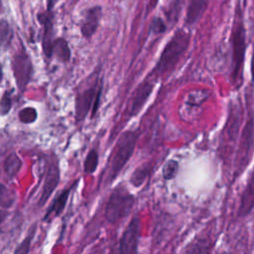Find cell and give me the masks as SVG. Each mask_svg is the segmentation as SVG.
Masks as SVG:
<instances>
[{
  "label": "cell",
  "instance_id": "19",
  "mask_svg": "<svg viewBox=\"0 0 254 254\" xmlns=\"http://www.w3.org/2000/svg\"><path fill=\"white\" fill-rule=\"evenodd\" d=\"M22 166H23V162L16 153H11L5 159L3 164L5 174L9 179H14L19 174Z\"/></svg>",
  "mask_w": 254,
  "mask_h": 254
},
{
  "label": "cell",
  "instance_id": "23",
  "mask_svg": "<svg viewBox=\"0 0 254 254\" xmlns=\"http://www.w3.org/2000/svg\"><path fill=\"white\" fill-rule=\"evenodd\" d=\"M98 162H99V155L96 149H91L83 162V171L85 174L87 175H91L93 174L97 167H98Z\"/></svg>",
  "mask_w": 254,
  "mask_h": 254
},
{
  "label": "cell",
  "instance_id": "29",
  "mask_svg": "<svg viewBox=\"0 0 254 254\" xmlns=\"http://www.w3.org/2000/svg\"><path fill=\"white\" fill-rule=\"evenodd\" d=\"M167 31V25L163 18L161 17H155L150 24V33L155 35L163 34Z\"/></svg>",
  "mask_w": 254,
  "mask_h": 254
},
{
  "label": "cell",
  "instance_id": "16",
  "mask_svg": "<svg viewBox=\"0 0 254 254\" xmlns=\"http://www.w3.org/2000/svg\"><path fill=\"white\" fill-rule=\"evenodd\" d=\"M207 7V0H190L187 7L185 25L190 27L196 24L202 17Z\"/></svg>",
  "mask_w": 254,
  "mask_h": 254
},
{
  "label": "cell",
  "instance_id": "3",
  "mask_svg": "<svg viewBox=\"0 0 254 254\" xmlns=\"http://www.w3.org/2000/svg\"><path fill=\"white\" fill-rule=\"evenodd\" d=\"M138 137V130L129 129L122 133L117 140L109 162V169L107 175L109 183L114 181L119 176L121 171L124 169L126 164L133 156Z\"/></svg>",
  "mask_w": 254,
  "mask_h": 254
},
{
  "label": "cell",
  "instance_id": "31",
  "mask_svg": "<svg viewBox=\"0 0 254 254\" xmlns=\"http://www.w3.org/2000/svg\"><path fill=\"white\" fill-rule=\"evenodd\" d=\"M251 77H252V81L254 82V50L251 57Z\"/></svg>",
  "mask_w": 254,
  "mask_h": 254
},
{
  "label": "cell",
  "instance_id": "7",
  "mask_svg": "<svg viewBox=\"0 0 254 254\" xmlns=\"http://www.w3.org/2000/svg\"><path fill=\"white\" fill-rule=\"evenodd\" d=\"M11 68L17 88L23 92L33 75V63L25 48L17 51L11 58Z\"/></svg>",
  "mask_w": 254,
  "mask_h": 254
},
{
  "label": "cell",
  "instance_id": "1",
  "mask_svg": "<svg viewBox=\"0 0 254 254\" xmlns=\"http://www.w3.org/2000/svg\"><path fill=\"white\" fill-rule=\"evenodd\" d=\"M231 78L234 85H239L243 80V66L246 54V30L243 19V10L240 3H237L231 28Z\"/></svg>",
  "mask_w": 254,
  "mask_h": 254
},
{
  "label": "cell",
  "instance_id": "28",
  "mask_svg": "<svg viewBox=\"0 0 254 254\" xmlns=\"http://www.w3.org/2000/svg\"><path fill=\"white\" fill-rule=\"evenodd\" d=\"M12 108V91L5 90L0 97V115H7Z\"/></svg>",
  "mask_w": 254,
  "mask_h": 254
},
{
  "label": "cell",
  "instance_id": "25",
  "mask_svg": "<svg viewBox=\"0 0 254 254\" xmlns=\"http://www.w3.org/2000/svg\"><path fill=\"white\" fill-rule=\"evenodd\" d=\"M178 172H179V163H178V161H176L174 159H171V160H168L164 164L163 169H162V176H163L164 180L170 181V180H173L177 177Z\"/></svg>",
  "mask_w": 254,
  "mask_h": 254
},
{
  "label": "cell",
  "instance_id": "10",
  "mask_svg": "<svg viewBox=\"0 0 254 254\" xmlns=\"http://www.w3.org/2000/svg\"><path fill=\"white\" fill-rule=\"evenodd\" d=\"M61 179V172L58 160L54 159L52 162L49 163L44 179V184L42 187V192L39 198V205L44 206L48 199L51 197L53 192L56 190L57 187L59 186Z\"/></svg>",
  "mask_w": 254,
  "mask_h": 254
},
{
  "label": "cell",
  "instance_id": "11",
  "mask_svg": "<svg viewBox=\"0 0 254 254\" xmlns=\"http://www.w3.org/2000/svg\"><path fill=\"white\" fill-rule=\"evenodd\" d=\"M214 243L212 230L201 231L186 245L183 254H211Z\"/></svg>",
  "mask_w": 254,
  "mask_h": 254
},
{
  "label": "cell",
  "instance_id": "14",
  "mask_svg": "<svg viewBox=\"0 0 254 254\" xmlns=\"http://www.w3.org/2000/svg\"><path fill=\"white\" fill-rule=\"evenodd\" d=\"M254 208V169L244 187L238 209H237V216L238 217H245L247 216Z\"/></svg>",
  "mask_w": 254,
  "mask_h": 254
},
{
  "label": "cell",
  "instance_id": "21",
  "mask_svg": "<svg viewBox=\"0 0 254 254\" xmlns=\"http://www.w3.org/2000/svg\"><path fill=\"white\" fill-rule=\"evenodd\" d=\"M209 95V90H193L188 94L186 104L190 107H199L208 99Z\"/></svg>",
  "mask_w": 254,
  "mask_h": 254
},
{
  "label": "cell",
  "instance_id": "4",
  "mask_svg": "<svg viewBox=\"0 0 254 254\" xmlns=\"http://www.w3.org/2000/svg\"><path fill=\"white\" fill-rule=\"evenodd\" d=\"M136 202V198L125 187L113 189L108 196L104 208V216L109 223H117L127 217Z\"/></svg>",
  "mask_w": 254,
  "mask_h": 254
},
{
  "label": "cell",
  "instance_id": "26",
  "mask_svg": "<svg viewBox=\"0 0 254 254\" xmlns=\"http://www.w3.org/2000/svg\"><path fill=\"white\" fill-rule=\"evenodd\" d=\"M184 3H185V0H171L169 2L166 14H167L170 22L177 21L179 15L181 13V10L184 6Z\"/></svg>",
  "mask_w": 254,
  "mask_h": 254
},
{
  "label": "cell",
  "instance_id": "22",
  "mask_svg": "<svg viewBox=\"0 0 254 254\" xmlns=\"http://www.w3.org/2000/svg\"><path fill=\"white\" fill-rule=\"evenodd\" d=\"M16 201V193L13 190L0 183V207L3 209L10 208Z\"/></svg>",
  "mask_w": 254,
  "mask_h": 254
},
{
  "label": "cell",
  "instance_id": "18",
  "mask_svg": "<svg viewBox=\"0 0 254 254\" xmlns=\"http://www.w3.org/2000/svg\"><path fill=\"white\" fill-rule=\"evenodd\" d=\"M151 169L152 166L150 163H144L140 166H138L132 173L131 177H130V184L134 187V188H140L144 185V183L146 182L147 178L149 177L150 173H151Z\"/></svg>",
  "mask_w": 254,
  "mask_h": 254
},
{
  "label": "cell",
  "instance_id": "33",
  "mask_svg": "<svg viewBox=\"0 0 254 254\" xmlns=\"http://www.w3.org/2000/svg\"><path fill=\"white\" fill-rule=\"evenodd\" d=\"M2 78H3V66L0 64V82L2 81Z\"/></svg>",
  "mask_w": 254,
  "mask_h": 254
},
{
  "label": "cell",
  "instance_id": "6",
  "mask_svg": "<svg viewBox=\"0 0 254 254\" xmlns=\"http://www.w3.org/2000/svg\"><path fill=\"white\" fill-rule=\"evenodd\" d=\"M254 147V111L252 106L248 107L247 121L242 131L240 143L235 157V175L241 174L251 161Z\"/></svg>",
  "mask_w": 254,
  "mask_h": 254
},
{
  "label": "cell",
  "instance_id": "32",
  "mask_svg": "<svg viewBox=\"0 0 254 254\" xmlns=\"http://www.w3.org/2000/svg\"><path fill=\"white\" fill-rule=\"evenodd\" d=\"M159 0H149V4H148V11H151L152 9H154L157 6Z\"/></svg>",
  "mask_w": 254,
  "mask_h": 254
},
{
  "label": "cell",
  "instance_id": "17",
  "mask_svg": "<svg viewBox=\"0 0 254 254\" xmlns=\"http://www.w3.org/2000/svg\"><path fill=\"white\" fill-rule=\"evenodd\" d=\"M52 58L56 57L61 63H68L71 57V52L68 43L64 38H56L51 49Z\"/></svg>",
  "mask_w": 254,
  "mask_h": 254
},
{
  "label": "cell",
  "instance_id": "20",
  "mask_svg": "<svg viewBox=\"0 0 254 254\" xmlns=\"http://www.w3.org/2000/svg\"><path fill=\"white\" fill-rule=\"evenodd\" d=\"M13 40V30L6 19L0 20V53L6 52Z\"/></svg>",
  "mask_w": 254,
  "mask_h": 254
},
{
  "label": "cell",
  "instance_id": "34",
  "mask_svg": "<svg viewBox=\"0 0 254 254\" xmlns=\"http://www.w3.org/2000/svg\"><path fill=\"white\" fill-rule=\"evenodd\" d=\"M3 11V4H2V1L0 0V13H2Z\"/></svg>",
  "mask_w": 254,
  "mask_h": 254
},
{
  "label": "cell",
  "instance_id": "9",
  "mask_svg": "<svg viewBox=\"0 0 254 254\" xmlns=\"http://www.w3.org/2000/svg\"><path fill=\"white\" fill-rule=\"evenodd\" d=\"M54 8H48L44 12H39L37 14V19L39 24L43 27V37H42V48L43 52L48 60L52 59L51 49L53 42L55 40V30H54Z\"/></svg>",
  "mask_w": 254,
  "mask_h": 254
},
{
  "label": "cell",
  "instance_id": "8",
  "mask_svg": "<svg viewBox=\"0 0 254 254\" xmlns=\"http://www.w3.org/2000/svg\"><path fill=\"white\" fill-rule=\"evenodd\" d=\"M140 236L141 221L138 216H134L126 225L111 254H139Z\"/></svg>",
  "mask_w": 254,
  "mask_h": 254
},
{
  "label": "cell",
  "instance_id": "15",
  "mask_svg": "<svg viewBox=\"0 0 254 254\" xmlns=\"http://www.w3.org/2000/svg\"><path fill=\"white\" fill-rule=\"evenodd\" d=\"M76 182L73 183L72 186L63 190L62 191H60L56 197L53 199V201L51 202V204L49 205L45 215H44V218L43 220H48L49 218H51V216H59L60 214H62V212L64 211L66 203H67V200H68V197H69V194L71 192V190H73V188L76 186Z\"/></svg>",
  "mask_w": 254,
  "mask_h": 254
},
{
  "label": "cell",
  "instance_id": "12",
  "mask_svg": "<svg viewBox=\"0 0 254 254\" xmlns=\"http://www.w3.org/2000/svg\"><path fill=\"white\" fill-rule=\"evenodd\" d=\"M102 17V8L99 5L92 6L86 9L79 24L81 36L84 39H90L98 29L100 20Z\"/></svg>",
  "mask_w": 254,
  "mask_h": 254
},
{
  "label": "cell",
  "instance_id": "2",
  "mask_svg": "<svg viewBox=\"0 0 254 254\" xmlns=\"http://www.w3.org/2000/svg\"><path fill=\"white\" fill-rule=\"evenodd\" d=\"M190 43V34L185 29L178 30L165 45L154 66L153 75L158 77L173 70L189 49Z\"/></svg>",
  "mask_w": 254,
  "mask_h": 254
},
{
  "label": "cell",
  "instance_id": "5",
  "mask_svg": "<svg viewBox=\"0 0 254 254\" xmlns=\"http://www.w3.org/2000/svg\"><path fill=\"white\" fill-rule=\"evenodd\" d=\"M102 93V82H94L76 92L74 101L75 120L77 122L82 121L91 110V117L96 115L99 107L100 97Z\"/></svg>",
  "mask_w": 254,
  "mask_h": 254
},
{
  "label": "cell",
  "instance_id": "24",
  "mask_svg": "<svg viewBox=\"0 0 254 254\" xmlns=\"http://www.w3.org/2000/svg\"><path fill=\"white\" fill-rule=\"evenodd\" d=\"M36 230H37V224L35 223L29 230L28 234L26 235V237L21 241V243L17 246V248L15 249L14 254H29L30 249H31V244L33 241V238L36 234Z\"/></svg>",
  "mask_w": 254,
  "mask_h": 254
},
{
  "label": "cell",
  "instance_id": "27",
  "mask_svg": "<svg viewBox=\"0 0 254 254\" xmlns=\"http://www.w3.org/2000/svg\"><path fill=\"white\" fill-rule=\"evenodd\" d=\"M19 120L24 124L34 123L38 118V112L36 108L32 106H27L19 111Z\"/></svg>",
  "mask_w": 254,
  "mask_h": 254
},
{
  "label": "cell",
  "instance_id": "13",
  "mask_svg": "<svg viewBox=\"0 0 254 254\" xmlns=\"http://www.w3.org/2000/svg\"><path fill=\"white\" fill-rule=\"evenodd\" d=\"M154 86L155 84L153 81L146 79L137 87L130 105V111H129L130 118L135 117L143 109V107L145 106L146 102L148 101V99L150 98L153 92Z\"/></svg>",
  "mask_w": 254,
  "mask_h": 254
},
{
  "label": "cell",
  "instance_id": "30",
  "mask_svg": "<svg viewBox=\"0 0 254 254\" xmlns=\"http://www.w3.org/2000/svg\"><path fill=\"white\" fill-rule=\"evenodd\" d=\"M8 215H9V212L6 209L0 208V232L2 230V225L5 222V220L7 219Z\"/></svg>",
  "mask_w": 254,
  "mask_h": 254
}]
</instances>
